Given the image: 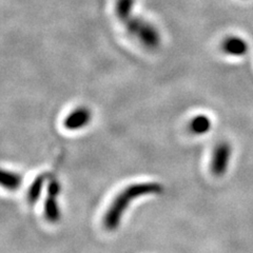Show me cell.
Instances as JSON below:
<instances>
[{"instance_id":"obj_7","label":"cell","mask_w":253,"mask_h":253,"mask_svg":"<svg viewBox=\"0 0 253 253\" xmlns=\"http://www.w3.org/2000/svg\"><path fill=\"white\" fill-rule=\"evenodd\" d=\"M212 122L207 115H196L189 124V129L195 135H202L211 130Z\"/></svg>"},{"instance_id":"obj_9","label":"cell","mask_w":253,"mask_h":253,"mask_svg":"<svg viewBox=\"0 0 253 253\" xmlns=\"http://www.w3.org/2000/svg\"><path fill=\"white\" fill-rule=\"evenodd\" d=\"M45 180H46L45 174H41V175L37 176L34 179L33 183H32L28 191V201L31 205H35L36 202L39 200V197H41L42 192L43 186L45 184Z\"/></svg>"},{"instance_id":"obj_5","label":"cell","mask_w":253,"mask_h":253,"mask_svg":"<svg viewBox=\"0 0 253 253\" xmlns=\"http://www.w3.org/2000/svg\"><path fill=\"white\" fill-rule=\"evenodd\" d=\"M221 49L223 51L231 56H244L248 52V43L243 38L237 36L227 37L221 43Z\"/></svg>"},{"instance_id":"obj_1","label":"cell","mask_w":253,"mask_h":253,"mask_svg":"<svg viewBox=\"0 0 253 253\" xmlns=\"http://www.w3.org/2000/svg\"><path fill=\"white\" fill-rule=\"evenodd\" d=\"M164 191L163 185L158 183H139L125 188L116 195L104 216V226L108 231H114L120 227L126 210L133 200L141 196L160 194Z\"/></svg>"},{"instance_id":"obj_3","label":"cell","mask_w":253,"mask_h":253,"mask_svg":"<svg viewBox=\"0 0 253 253\" xmlns=\"http://www.w3.org/2000/svg\"><path fill=\"white\" fill-rule=\"evenodd\" d=\"M231 154L232 148L229 142L221 141L215 147L211 162V171L215 176H221L227 172Z\"/></svg>"},{"instance_id":"obj_6","label":"cell","mask_w":253,"mask_h":253,"mask_svg":"<svg viewBox=\"0 0 253 253\" xmlns=\"http://www.w3.org/2000/svg\"><path fill=\"white\" fill-rule=\"evenodd\" d=\"M56 195L47 194L44 203V216L51 224H56L60 220L61 212Z\"/></svg>"},{"instance_id":"obj_4","label":"cell","mask_w":253,"mask_h":253,"mask_svg":"<svg viewBox=\"0 0 253 253\" xmlns=\"http://www.w3.org/2000/svg\"><path fill=\"white\" fill-rule=\"evenodd\" d=\"M92 120V112L85 107H79L72 111L63 121V126L67 130L77 131L84 129Z\"/></svg>"},{"instance_id":"obj_2","label":"cell","mask_w":253,"mask_h":253,"mask_svg":"<svg viewBox=\"0 0 253 253\" xmlns=\"http://www.w3.org/2000/svg\"><path fill=\"white\" fill-rule=\"evenodd\" d=\"M134 0H115L114 11L116 17L128 30L129 33L136 37L148 49H156L161 43V36L156 28L151 23L133 15Z\"/></svg>"},{"instance_id":"obj_8","label":"cell","mask_w":253,"mask_h":253,"mask_svg":"<svg viewBox=\"0 0 253 253\" xmlns=\"http://www.w3.org/2000/svg\"><path fill=\"white\" fill-rule=\"evenodd\" d=\"M22 184V176L19 173L3 169L1 172V186L10 191H15L20 188Z\"/></svg>"}]
</instances>
